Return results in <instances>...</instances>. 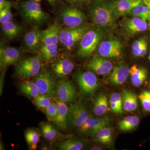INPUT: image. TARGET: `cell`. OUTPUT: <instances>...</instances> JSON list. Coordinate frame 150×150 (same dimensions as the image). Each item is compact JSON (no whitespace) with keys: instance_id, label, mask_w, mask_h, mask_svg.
<instances>
[{"instance_id":"1","label":"cell","mask_w":150,"mask_h":150,"mask_svg":"<svg viewBox=\"0 0 150 150\" xmlns=\"http://www.w3.org/2000/svg\"><path fill=\"white\" fill-rule=\"evenodd\" d=\"M88 12L94 24L106 30L115 28L117 18L111 2L93 0L89 3Z\"/></svg>"},{"instance_id":"2","label":"cell","mask_w":150,"mask_h":150,"mask_svg":"<svg viewBox=\"0 0 150 150\" xmlns=\"http://www.w3.org/2000/svg\"><path fill=\"white\" fill-rule=\"evenodd\" d=\"M106 30L97 26L96 27L91 28L85 33L79 43L77 56L83 59L91 56L106 37Z\"/></svg>"},{"instance_id":"3","label":"cell","mask_w":150,"mask_h":150,"mask_svg":"<svg viewBox=\"0 0 150 150\" xmlns=\"http://www.w3.org/2000/svg\"><path fill=\"white\" fill-rule=\"evenodd\" d=\"M20 11L25 22L34 27L42 25L49 18L48 14L42 9L39 3L32 0L22 1L20 4Z\"/></svg>"},{"instance_id":"4","label":"cell","mask_w":150,"mask_h":150,"mask_svg":"<svg viewBox=\"0 0 150 150\" xmlns=\"http://www.w3.org/2000/svg\"><path fill=\"white\" fill-rule=\"evenodd\" d=\"M91 28L89 25L86 23L79 27L62 28L60 31V43L67 51H71Z\"/></svg>"},{"instance_id":"5","label":"cell","mask_w":150,"mask_h":150,"mask_svg":"<svg viewBox=\"0 0 150 150\" xmlns=\"http://www.w3.org/2000/svg\"><path fill=\"white\" fill-rule=\"evenodd\" d=\"M34 81L37 86L39 94L44 95L51 99L57 98L56 88V79L51 71L43 70L35 76Z\"/></svg>"},{"instance_id":"6","label":"cell","mask_w":150,"mask_h":150,"mask_svg":"<svg viewBox=\"0 0 150 150\" xmlns=\"http://www.w3.org/2000/svg\"><path fill=\"white\" fill-rule=\"evenodd\" d=\"M59 18L66 27H79L86 24L87 18L85 14L76 6L70 5L64 7L60 10Z\"/></svg>"},{"instance_id":"7","label":"cell","mask_w":150,"mask_h":150,"mask_svg":"<svg viewBox=\"0 0 150 150\" xmlns=\"http://www.w3.org/2000/svg\"><path fill=\"white\" fill-rule=\"evenodd\" d=\"M123 45L121 40L115 37L103 40L98 49L99 56L105 58L119 59L123 54Z\"/></svg>"},{"instance_id":"8","label":"cell","mask_w":150,"mask_h":150,"mask_svg":"<svg viewBox=\"0 0 150 150\" xmlns=\"http://www.w3.org/2000/svg\"><path fill=\"white\" fill-rule=\"evenodd\" d=\"M41 69V63L38 56L30 57L22 60L17 66L16 74L22 79H29L38 74Z\"/></svg>"},{"instance_id":"9","label":"cell","mask_w":150,"mask_h":150,"mask_svg":"<svg viewBox=\"0 0 150 150\" xmlns=\"http://www.w3.org/2000/svg\"><path fill=\"white\" fill-rule=\"evenodd\" d=\"M75 79L81 91L86 96H91L99 86L96 76L91 71L79 72Z\"/></svg>"},{"instance_id":"10","label":"cell","mask_w":150,"mask_h":150,"mask_svg":"<svg viewBox=\"0 0 150 150\" xmlns=\"http://www.w3.org/2000/svg\"><path fill=\"white\" fill-rule=\"evenodd\" d=\"M89 116L87 108L81 101L75 102L69 107L68 122L75 128H79Z\"/></svg>"},{"instance_id":"11","label":"cell","mask_w":150,"mask_h":150,"mask_svg":"<svg viewBox=\"0 0 150 150\" xmlns=\"http://www.w3.org/2000/svg\"><path fill=\"white\" fill-rule=\"evenodd\" d=\"M110 121V118L107 116L102 118L89 116L79 128V131L84 135L93 137L99 130L109 125Z\"/></svg>"},{"instance_id":"12","label":"cell","mask_w":150,"mask_h":150,"mask_svg":"<svg viewBox=\"0 0 150 150\" xmlns=\"http://www.w3.org/2000/svg\"><path fill=\"white\" fill-rule=\"evenodd\" d=\"M24 53L21 48L3 46L0 48V65L1 68L5 69L11 65L16 64Z\"/></svg>"},{"instance_id":"13","label":"cell","mask_w":150,"mask_h":150,"mask_svg":"<svg viewBox=\"0 0 150 150\" xmlns=\"http://www.w3.org/2000/svg\"><path fill=\"white\" fill-rule=\"evenodd\" d=\"M56 91L59 100L67 104L73 102L76 97V87L69 80L60 81L56 86Z\"/></svg>"},{"instance_id":"14","label":"cell","mask_w":150,"mask_h":150,"mask_svg":"<svg viewBox=\"0 0 150 150\" xmlns=\"http://www.w3.org/2000/svg\"><path fill=\"white\" fill-rule=\"evenodd\" d=\"M87 67L89 70L93 71L98 74H108L112 69V64L109 60L100 56L95 55L92 58Z\"/></svg>"},{"instance_id":"15","label":"cell","mask_w":150,"mask_h":150,"mask_svg":"<svg viewBox=\"0 0 150 150\" xmlns=\"http://www.w3.org/2000/svg\"><path fill=\"white\" fill-rule=\"evenodd\" d=\"M61 25L56 21L46 29L41 31V42L45 45H58L60 43Z\"/></svg>"},{"instance_id":"16","label":"cell","mask_w":150,"mask_h":150,"mask_svg":"<svg viewBox=\"0 0 150 150\" xmlns=\"http://www.w3.org/2000/svg\"><path fill=\"white\" fill-rule=\"evenodd\" d=\"M143 3V0H117L111 2V4L115 16L118 18L129 14L135 7Z\"/></svg>"},{"instance_id":"17","label":"cell","mask_w":150,"mask_h":150,"mask_svg":"<svg viewBox=\"0 0 150 150\" xmlns=\"http://www.w3.org/2000/svg\"><path fill=\"white\" fill-rule=\"evenodd\" d=\"M51 67L53 72L57 78L64 79L73 71L74 65L69 59L61 58L54 63Z\"/></svg>"},{"instance_id":"18","label":"cell","mask_w":150,"mask_h":150,"mask_svg":"<svg viewBox=\"0 0 150 150\" xmlns=\"http://www.w3.org/2000/svg\"><path fill=\"white\" fill-rule=\"evenodd\" d=\"M56 103L58 105V113L57 116L50 122L55 125L62 131H66L68 128V112L69 107L67 103L56 100Z\"/></svg>"},{"instance_id":"19","label":"cell","mask_w":150,"mask_h":150,"mask_svg":"<svg viewBox=\"0 0 150 150\" xmlns=\"http://www.w3.org/2000/svg\"><path fill=\"white\" fill-rule=\"evenodd\" d=\"M25 45L29 51L36 53L41 42V31L36 27L30 30L23 37Z\"/></svg>"},{"instance_id":"20","label":"cell","mask_w":150,"mask_h":150,"mask_svg":"<svg viewBox=\"0 0 150 150\" xmlns=\"http://www.w3.org/2000/svg\"><path fill=\"white\" fill-rule=\"evenodd\" d=\"M124 29L128 34L131 35L144 32L147 29L146 21L138 17L127 19L123 24Z\"/></svg>"},{"instance_id":"21","label":"cell","mask_w":150,"mask_h":150,"mask_svg":"<svg viewBox=\"0 0 150 150\" xmlns=\"http://www.w3.org/2000/svg\"><path fill=\"white\" fill-rule=\"evenodd\" d=\"M129 75L130 69L125 65H120L114 68L108 79L111 84L121 85L126 81Z\"/></svg>"},{"instance_id":"22","label":"cell","mask_w":150,"mask_h":150,"mask_svg":"<svg viewBox=\"0 0 150 150\" xmlns=\"http://www.w3.org/2000/svg\"><path fill=\"white\" fill-rule=\"evenodd\" d=\"M40 57L45 62H51L54 61L59 55L58 45L54 44L40 45L39 49Z\"/></svg>"},{"instance_id":"23","label":"cell","mask_w":150,"mask_h":150,"mask_svg":"<svg viewBox=\"0 0 150 150\" xmlns=\"http://www.w3.org/2000/svg\"><path fill=\"white\" fill-rule=\"evenodd\" d=\"M130 75L133 85L139 87L146 81L147 77V71L145 68L134 65L130 69Z\"/></svg>"},{"instance_id":"24","label":"cell","mask_w":150,"mask_h":150,"mask_svg":"<svg viewBox=\"0 0 150 150\" xmlns=\"http://www.w3.org/2000/svg\"><path fill=\"white\" fill-rule=\"evenodd\" d=\"M2 31L6 37L12 40L17 37L22 31L23 28L12 21L1 24Z\"/></svg>"},{"instance_id":"25","label":"cell","mask_w":150,"mask_h":150,"mask_svg":"<svg viewBox=\"0 0 150 150\" xmlns=\"http://www.w3.org/2000/svg\"><path fill=\"white\" fill-rule=\"evenodd\" d=\"M123 107L124 110L131 112L137 109L138 98L137 95L130 91L125 90L123 92Z\"/></svg>"},{"instance_id":"26","label":"cell","mask_w":150,"mask_h":150,"mask_svg":"<svg viewBox=\"0 0 150 150\" xmlns=\"http://www.w3.org/2000/svg\"><path fill=\"white\" fill-rule=\"evenodd\" d=\"M20 89L22 93L30 98H35L40 95L34 81L25 80L21 82Z\"/></svg>"},{"instance_id":"27","label":"cell","mask_w":150,"mask_h":150,"mask_svg":"<svg viewBox=\"0 0 150 150\" xmlns=\"http://www.w3.org/2000/svg\"><path fill=\"white\" fill-rule=\"evenodd\" d=\"M108 100L106 96L103 94L98 95L94 103L93 112L95 115L100 116L104 115L107 111Z\"/></svg>"},{"instance_id":"28","label":"cell","mask_w":150,"mask_h":150,"mask_svg":"<svg viewBox=\"0 0 150 150\" xmlns=\"http://www.w3.org/2000/svg\"><path fill=\"white\" fill-rule=\"evenodd\" d=\"M85 144L81 140L75 138H70L59 143L58 148L61 150H81Z\"/></svg>"},{"instance_id":"29","label":"cell","mask_w":150,"mask_h":150,"mask_svg":"<svg viewBox=\"0 0 150 150\" xmlns=\"http://www.w3.org/2000/svg\"><path fill=\"white\" fill-rule=\"evenodd\" d=\"M40 128L43 137L48 141H53L62 136L51 123H43L40 125Z\"/></svg>"},{"instance_id":"30","label":"cell","mask_w":150,"mask_h":150,"mask_svg":"<svg viewBox=\"0 0 150 150\" xmlns=\"http://www.w3.org/2000/svg\"><path fill=\"white\" fill-rule=\"evenodd\" d=\"M140 123V118L137 116H129L118 123L119 129L122 131H131L135 129Z\"/></svg>"},{"instance_id":"31","label":"cell","mask_w":150,"mask_h":150,"mask_svg":"<svg viewBox=\"0 0 150 150\" xmlns=\"http://www.w3.org/2000/svg\"><path fill=\"white\" fill-rule=\"evenodd\" d=\"M96 141L105 145H110L112 142V131L106 126L97 132L94 137Z\"/></svg>"},{"instance_id":"32","label":"cell","mask_w":150,"mask_h":150,"mask_svg":"<svg viewBox=\"0 0 150 150\" xmlns=\"http://www.w3.org/2000/svg\"><path fill=\"white\" fill-rule=\"evenodd\" d=\"M129 14L133 17L140 18L147 21L150 17V9L143 3L135 7Z\"/></svg>"},{"instance_id":"33","label":"cell","mask_w":150,"mask_h":150,"mask_svg":"<svg viewBox=\"0 0 150 150\" xmlns=\"http://www.w3.org/2000/svg\"><path fill=\"white\" fill-rule=\"evenodd\" d=\"M28 144L32 150H35L40 140V135L35 129H28L25 134Z\"/></svg>"},{"instance_id":"34","label":"cell","mask_w":150,"mask_h":150,"mask_svg":"<svg viewBox=\"0 0 150 150\" xmlns=\"http://www.w3.org/2000/svg\"><path fill=\"white\" fill-rule=\"evenodd\" d=\"M51 98L44 95L40 94L35 98V105L39 109H45L51 105Z\"/></svg>"},{"instance_id":"35","label":"cell","mask_w":150,"mask_h":150,"mask_svg":"<svg viewBox=\"0 0 150 150\" xmlns=\"http://www.w3.org/2000/svg\"><path fill=\"white\" fill-rule=\"evenodd\" d=\"M139 98L145 110L150 112V91H143L139 96Z\"/></svg>"},{"instance_id":"36","label":"cell","mask_w":150,"mask_h":150,"mask_svg":"<svg viewBox=\"0 0 150 150\" xmlns=\"http://www.w3.org/2000/svg\"><path fill=\"white\" fill-rule=\"evenodd\" d=\"M44 112L49 121L54 119L58 113V107L56 103H52L49 106L44 110Z\"/></svg>"},{"instance_id":"37","label":"cell","mask_w":150,"mask_h":150,"mask_svg":"<svg viewBox=\"0 0 150 150\" xmlns=\"http://www.w3.org/2000/svg\"><path fill=\"white\" fill-rule=\"evenodd\" d=\"M12 6H9L3 10L0 11V23L1 24L6 22L12 21L13 18L11 8Z\"/></svg>"},{"instance_id":"38","label":"cell","mask_w":150,"mask_h":150,"mask_svg":"<svg viewBox=\"0 0 150 150\" xmlns=\"http://www.w3.org/2000/svg\"><path fill=\"white\" fill-rule=\"evenodd\" d=\"M110 101L113 103L117 105L121 113L123 112L122 109H123V103L122 102V98L120 93H115L112 94L110 96Z\"/></svg>"},{"instance_id":"39","label":"cell","mask_w":150,"mask_h":150,"mask_svg":"<svg viewBox=\"0 0 150 150\" xmlns=\"http://www.w3.org/2000/svg\"><path fill=\"white\" fill-rule=\"evenodd\" d=\"M145 41L144 39H139L136 40L132 44V53L136 56H139L140 51L143 46V43Z\"/></svg>"},{"instance_id":"40","label":"cell","mask_w":150,"mask_h":150,"mask_svg":"<svg viewBox=\"0 0 150 150\" xmlns=\"http://www.w3.org/2000/svg\"><path fill=\"white\" fill-rule=\"evenodd\" d=\"M67 2L70 4V5L80 6L83 5L87 4H89L91 0H65Z\"/></svg>"},{"instance_id":"41","label":"cell","mask_w":150,"mask_h":150,"mask_svg":"<svg viewBox=\"0 0 150 150\" xmlns=\"http://www.w3.org/2000/svg\"><path fill=\"white\" fill-rule=\"evenodd\" d=\"M9 6H12V3L7 0H0V11Z\"/></svg>"},{"instance_id":"42","label":"cell","mask_w":150,"mask_h":150,"mask_svg":"<svg viewBox=\"0 0 150 150\" xmlns=\"http://www.w3.org/2000/svg\"><path fill=\"white\" fill-rule=\"evenodd\" d=\"M147 51V44L145 40L143 43L142 48H141L140 52L139 57H143L145 56L146 54Z\"/></svg>"},{"instance_id":"43","label":"cell","mask_w":150,"mask_h":150,"mask_svg":"<svg viewBox=\"0 0 150 150\" xmlns=\"http://www.w3.org/2000/svg\"><path fill=\"white\" fill-rule=\"evenodd\" d=\"M143 1L144 4L147 6L150 9V0H143Z\"/></svg>"},{"instance_id":"44","label":"cell","mask_w":150,"mask_h":150,"mask_svg":"<svg viewBox=\"0 0 150 150\" xmlns=\"http://www.w3.org/2000/svg\"><path fill=\"white\" fill-rule=\"evenodd\" d=\"M47 1L51 5L54 6L57 3L58 0H47Z\"/></svg>"},{"instance_id":"45","label":"cell","mask_w":150,"mask_h":150,"mask_svg":"<svg viewBox=\"0 0 150 150\" xmlns=\"http://www.w3.org/2000/svg\"><path fill=\"white\" fill-rule=\"evenodd\" d=\"M32 1H34L35 2L40 3V1H43V0H32Z\"/></svg>"},{"instance_id":"46","label":"cell","mask_w":150,"mask_h":150,"mask_svg":"<svg viewBox=\"0 0 150 150\" xmlns=\"http://www.w3.org/2000/svg\"><path fill=\"white\" fill-rule=\"evenodd\" d=\"M148 22H149V29L150 30V17L148 19Z\"/></svg>"},{"instance_id":"47","label":"cell","mask_w":150,"mask_h":150,"mask_svg":"<svg viewBox=\"0 0 150 150\" xmlns=\"http://www.w3.org/2000/svg\"><path fill=\"white\" fill-rule=\"evenodd\" d=\"M149 59H150V53L149 57Z\"/></svg>"},{"instance_id":"48","label":"cell","mask_w":150,"mask_h":150,"mask_svg":"<svg viewBox=\"0 0 150 150\" xmlns=\"http://www.w3.org/2000/svg\"></svg>"}]
</instances>
